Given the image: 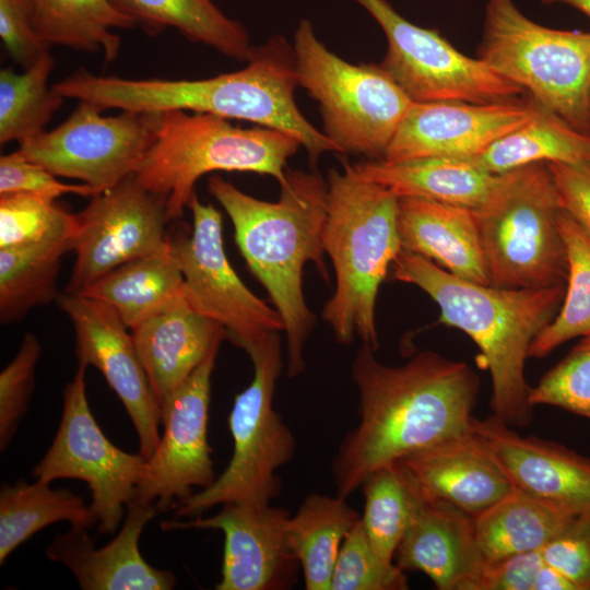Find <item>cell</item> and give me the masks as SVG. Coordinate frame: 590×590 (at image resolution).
Returning a JSON list of instances; mask_svg holds the SVG:
<instances>
[{
  "label": "cell",
  "mask_w": 590,
  "mask_h": 590,
  "mask_svg": "<svg viewBox=\"0 0 590 590\" xmlns=\"http://www.w3.org/2000/svg\"><path fill=\"white\" fill-rule=\"evenodd\" d=\"M361 516L345 497L308 495L286 526L287 543L304 575L305 589L330 590L341 545Z\"/></svg>",
  "instance_id": "30"
},
{
  "label": "cell",
  "mask_w": 590,
  "mask_h": 590,
  "mask_svg": "<svg viewBox=\"0 0 590 590\" xmlns=\"http://www.w3.org/2000/svg\"><path fill=\"white\" fill-rule=\"evenodd\" d=\"M32 22L38 40L75 50L103 51L107 62L115 60L120 38L115 28H132L135 23L109 0H30Z\"/></svg>",
  "instance_id": "32"
},
{
  "label": "cell",
  "mask_w": 590,
  "mask_h": 590,
  "mask_svg": "<svg viewBox=\"0 0 590 590\" xmlns=\"http://www.w3.org/2000/svg\"><path fill=\"white\" fill-rule=\"evenodd\" d=\"M559 206L590 234V163H546Z\"/></svg>",
  "instance_id": "46"
},
{
  "label": "cell",
  "mask_w": 590,
  "mask_h": 590,
  "mask_svg": "<svg viewBox=\"0 0 590 590\" xmlns=\"http://www.w3.org/2000/svg\"><path fill=\"white\" fill-rule=\"evenodd\" d=\"M25 193L56 201L63 194L92 198L99 193L86 184H66L19 150L0 157V196Z\"/></svg>",
  "instance_id": "42"
},
{
  "label": "cell",
  "mask_w": 590,
  "mask_h": 590,
  "mask_svg": "<svg viewBox=\"0 0 590 590\" xmlns=\"http://www.w3.org/2000/svg\"><path fill=\"white\" fill-rule=\"evenodd\" d=\"M290 517L287 509L271 504H225L211 517L165 520L161 528L223 532L222 576L216 590H286L297 583L300 568L286 539Z\"/></svg>",
  "instance_id": "18"
},
{
  "label": "cell",
  "mask_w": 590,
  "mask_h": 590,
  "mask_svg": "<svg viewBox=\"0 0 590 590\" xmlns=\"http://www.w3.org/2000/svg\"><path fill=\"white\" fill-rule=\"evenodd\" d=\"M153 393L161 405L193 373L226 333L178 295L131 329Z\"/></svg>",
  "instance_id": "24"
},
{
  "label": "cell",
  "mask_w": 590,
  "mask_h": 590,
  "mask_svg": "<svg viewBox=\"0 0 590 590\" xmlns=\"http://www.w3.org/2000/svg\"><path fill=\"white\" fill-rule=\"evenodd\" d=\"M400 462L426 498L448 503L471 517L515 489L496 457L472 430L406 456Z\"/></svg>",
  "instance_id": "22"
},
{
  "label": "cell",
  "mask_w": 590,
  "mask_h": 590,
  "mask_svg": "<svg viewBox=\"0 0 590 590\" xmlns=\"http://www.w3.org/2000/svg\"><path fill=\"white\" fill-rule=\"evenodd\" d=\"M541 553L576 590H590V509L576 512Z\"/></svg>",
  "instance_id": "43"
},
{
  "label": "cell",
  "mask_w": 590,
  "mask_h": 590,
  "mask_svg": "<svg viewBox=\"0 0 590 590\" xmlns=\"http://www.w3.org/2000/svg\"><path fill=\"white\" fill-rule=\"evenodd\" d=\"M363 343L351 374L359 421L332 463L335 494L347 497L377 469L471 432L480 381L464 362L425 350L398 366Z\"/></svg>",
  "instance_id": "1"
},
{
  "label": "cell",
  "mask_w": 590,
  "mask_h": 590,
  "mask_svg": "<svg viewBox=\"0 0 590 590\" xmlns=\"http://www.w3.org/2000/svg\"><path fill=\"white\" fill-rule=\"evenodd\" d=\"M384 31L388 47L380 67L413 102H514L524 92L480 58L461 54L436 30L404 19L387 0H353Z\"/></svg>",
  "instance_id": "12"
},
{
  "label": "cell",
  "mask_w": 590,
  "mask_h": 590,
  "mask_svg": "<svg viewBox=\"0 0 590 590\" xmlns=\"http://www.w3.org/2000/svg\"><path fill=\"white\" fill-rule=\"evenodd\" d=\"M253 378L235 397L228 415L233 452L226 469L214 482L175 502L174 518L202 516L219 505H270L280 495L276 471L295 453V437L273 408L278 379L283 369L279 332L250 356Z\"/></svg>",
  "instance_id": "10"
},
{
  "label": "cell",
  "mask_w": 590,
  "mask_h": 590,
  "mask_svg": "<svg viewBox=\"0 0 590 590\" xmlns=\"http://www.w3.org/2000/svg\"><path fill=\"white\" fill-rule=\"evenodd\" d=\"M78 294L109 306L131 330L182 294V275L168 246L113 269Z\"/></svg>",
  "instance_id": "29"
},
{
  "label": "cell",
  "mask_w": 590,
  "mask_h": 590,
  "mask_svg": "<svg viewBox=\"0 0 590 590\" xmlns=\"http://www.w3.org/2000/svg\"><path fill=\"white\" fill-rule=\"evenodd\" d=\"M495 415L471 430L493 452L515 488L574 511L590 509V458L563 445L522 436Z\"/></svg>",
  "instance_id": "21"
},
{
  "label": "cell",
  "mask_w": 590,
  "mask_h": 590,
  "mask_svg": "<svg viewBox=\"0 0 590 590\" xmlns=\"http://www.w3.org/2000/svg\"><path fill=\"white\" fill-rule=\"evenodd\" d=\"M190 235L169 238L182 275V294L200 315L219 323L249 357L273 333L284 330L279 311L256 296L231 266L224 248L222 214L194 193Z\"/></svg>",
  "instance_id": "11"
},
{
  "label": "cell",
  "mask_w": 590,
  "mask_h": 590,
  "mask_svg": "<svg viewBox=\"0 0 590 590\" xmlns=\"http://www.w3.org/2000/svg\"><path fill=\"white\" fill-rule=\"evenodd\" d=\"M154 114V141L135 179L166 199L169 220L184 215L196 182L214 172H246L286 179L287 161L300 143L273 128H240L204 113L165 110Z\"/></svg>",
  "instance_id": "6"
},
{
  "label": "cell",
  "mask_w": 590,
  "mask_h": 590,
  "mask_svg": "<svg viewBox=\"0 0 590 590\" xmlns=\"http://www.w3.org/2000/svg\"><path fill=\"white\" fill-rule=\"evenodd\" d=\"M126 508L120 531L103 547H95L88 529L71 527L46 547L47 557L67 566L82 590L174 589L176 576L151 566L139 550L143 529L158 511L155 504L133 499Z\"/></svg>",
  "instance_id": "20"
},
{
  "label": "cell",
  "mask_w": 590,
  "mask_h": 590,
  "mask_svg": "<svg viewBox=\"0 0 590 590\" xmlns=\"http://www.w3.org/2000/svg\"><path fill=\"white\" fill-rule=\"evenodd\" d=\"M75 239L0 248V321L16 322L58 297L62 258Z\"/></svg>",
  "instance_id": "34"
},
{
  "label": "cell",
  "mask_w": 590,
  "mask_h": 590,
  "mask_svg": "<svg viewBox=\"0 0 590 590\" xmlns=\"http://www.w3.org/2000/svg\"><path fill=\"white\" fill-rule=\"evenodd\" d=\"M298 86L319 106L323 133L340 153L382 161L394 133L414 103L374 63H351L318 39L309 20L294 33Z\"/></svg>",
  "instance_id": "8"
},
{
  "label": "cell",
  "mask_w": 590,
  "mask_h": 590,
  "mask_svg": "<svg viewBox=\"0 0 590 590\" xmlns=\"http://www.w3.org/2000/svg\"><path fill=\"white\" fill-rule=\"evenodd\" d=\"M42 354L39 339L26 332L14 358L0 373V449L14 437L26 413L35 385V368Z\"/></svg>",
  "instance_id": "41"
},
{
  "label": "cell",
  "mask_w": 590,
  "mask_h": 590,
  "mask_svg": "<svg viewBox=\"0 0 590 590\" xmlns=\"http://www.w3.org/2000/svg\"><path fill=\"white\" fill-rule=\"evenodd\" d=\"M477 58L590 135V32L550 28L512 0H487Z\"/></svg>",
  "instance_id": "7"
},
{
  "label": "cell",
  "mask_w": 590,
  "mask_h": 590,
  "mask_svg": "<svg viewBox=\"0 0 590 590\" xmlns=\"http://www.w3.org/2000/svg\"><path fill=\"white\" fill-rule=\"evenodd\" d=\"M560 206L546 163L510 172L502 189L474 211L489 285L543 288L566 285L567 252Z\"/></svg>",
  "instance_id": "9"
},
{
  "label": "cell",
  "mask_w": 590,
  "mask_h": 590,
  "mask_svg": "<svg viewBox=\"0 0 590 590\" xmlns=\"http://www.w3.org/2000/svg\"><path fill=\"white\" fill-rule=\"evenodd\" d=\"M530 118L492 143L472 160L492 174H504L532 163H590V135L528 99Z\"/></svg>",
  "instance_id": "31"
},
{
  "label": "cell",
  "mask_w": 590,
  "mask_h": 590,
  "mask_svg": "<svg viewBox=\"0 0 590 590\" xmlns=\"http://www.w3.org/2000/svg\"><path fill=\"white\" fill-rule=\"evenodd\" d=\"M327 217L322 233L335 279L322 319L335 340L355 337L378 350L376 299L389 268L400 253L399 198L364 176L354 164L327 175Z\"/></svg>",
  "instance_id": "5"
},
{
  "label": "cell",
  "mask_w": 590,
  "mask_h": 590,
  "mask_svg": "<svg viewBox=\"0 0 590 590\" xmlns=\"http://www.w3.org/2000/svg\"><path fill=\"white\" fill-rule=\"evenodd\" d=\"M55 61L49 49L23 72L11 68L0 71V143H21L44 132L45 126L61 107L64 97L48 79Z\"/></svg>",
  "instance_id": "37"
},
{
  "label": "cell",
  "mask_w": 590,
  "mask_h": 590,
  "mask_svg": "<svg viewBox=\"0 0 590 590\" xmlns=\"http://www.w3.org/2000/svg\"><path fill=\"white\" fill-rule=\"evenodd\" d=\"M544 564L541 551L486 560L475 590H535Z\"/></svg>",
  "instance_id": "45"
},
{
  "label": "cell",
  "mask_w": 590,
  "mask_h": 590,
  "mask_svg": "<svg viewBox=\"0 0 590 590\" xmlns=\"http://www.w3.org/2000/svg\"><path fill=\"white\" fill-rule=\"evenodd\" d=\"M149 35L173 27L189 40L208 45L224 56L247 61L250 45L245 26L226 16L212 0H109Z\"/></svg>",
  "instance_id": "28"
},
{
  "label": "cell",
  "mask_w": 590,
  "mask_h": 590,
  "mask_svg": "<svg viewBox=\"0 0 590 590\" xmlns=\"http://www.w3.org/2000/svg\"><path fill=\"white\" fill-rule=\"evenodd\" d=\"M558 224L568 262L565 296L555 318L533 340L529 357L542 358L574 338L590 335V234L562 209Z\"/></svg>",
  "instance_id": "36"
},
{
  "label": "cell",
  "mask_w": 590,
  "mask_h": 590,
  "mask_svg": "<svg viewBox=\"0 0 590 590\" xmlns=\"http://www.w3.org/2000/svg\"><path fill=\"white\" fill-rule=\"evenodd\" d=\"M58 521L91 529L97 520L82 497L68 488L55 489L49 482L19 480L0 488V564L39 530Z\"/></svg>",
  "instance_id": "33"
},
{
  "label": "cell",
  "mask_w": 590,
  "mask_h": 590,
  "mask_svg": "<svg viewBox=\"0 0 590 590\" xmlns=\"http://www.w3.org/2000/svg\"><path fill=\"white\" fill-rule=\"evenodd\" d=\"M408 578L373 547L359 520L345 536L332 573L330 590H405Z\"/></svg>",
  "instance_id": "39"
},
{
  "label": "cell",
  "mask_w": 590,
  "mask_h": 590,
  "mask_svg": "<svg viewBox=\"0 0 590 590\" xmlns=\"http://www.w3.org/2000/svg\"><path fill=\"white\" fill-rule=\"evenodd\" d=\"M530 402L534 408L556 406L590 420V335L582 337L531 388Z\"/></svg>",
  "instance_id": "40"
},
{
  "label": "cell",
  "mask_w": 590,
  "mask_h": 590,
  "mask_svg": "<svg viewBox=\"0 0 590 590\" xmlns=\"http://www.w3.org/2000/svg\"><path fill=\"white\" fill-rule=\"evenodd\" d=\"M545 560V559H544ZM535 590H576L556 568L545 562L536 580Z\"/></svg>",
  "instance_id": "47"
},
{
  "label": "cell",
  "mask_w": 590,
  "mask_h": 590,
  "mask_svg": "<svg viewBox=\"0 0 590 590\" xmlns=\"http://www.w3.org/2000/svg\"><path fill=\"white\" fill-rule=\"evenodd\" d=\"M393 278L423 290L440 308L439 321L467 333L489 371L493 415L511 427L533 420L526 361L538 334L555 318L566 285L504 288L458 278L432 260L401 250Z\"/></svg>",
  "instance_id": "4"
},
{
  "label": "cell",
  "mask_w": 590,
  "mask_h": 590,
  "mask_svg": "<svg viewBox=\"0 0 590 590\" xmlns=\"http://www.w3.org/2000/svg\"><path fill=\"white\" fill-rule=\"evenodd\" d=\"M0 37L8 55L24 69L49 49L36 37L30 0H0Z\"/></svg>",
  "instance_id": "44"
},
{
  "label": "cell",
  "mask_w": 590,
  "mask_h": 590,
  "mask_svg": "<svg viewBox=\"0 0 590 590\" xmlns=\"http://www.w3.org/2000/svg\"><path fill=\"white\" fill-rule=\"evenodd\" d=\"M361 488L364 530L377 554L394 563L398 545L426 497L400 461L374 471Z\"/></svg>",
  "instance_id": "35"
},
{
  "label": "cell",
  "mask_w": 590,
  "mask_h": 590,
  "mask_svg": "<svg viewBox=\"0 0 590 590\" xmlns=\"http://www.w3.org/2000/svg\"><path fill=\"white\" fill-rule=\"evenodd\" d=\"M216 343L189 378L161 405L163 435L145 465L134 499L166 511L216 479L208 442L211 377Z\"/></svg>",
  "instance_id": "16"
},
{
  "label": "cell",
  "mask_w": 590,
  "mask_h": 590,
  "mask_svg": "<svg viewBox=\"0 0 590 590\" xmlns=\"http://www.w3.org/2000/svg\"><path fill=\"white\" fill-rule=\"evenodd\" d=\"M367 178L398 198H421L479 210L502 189L507 173L492 174L472 158L423 157L396 163L354 164Z\"/></svg>",
  "instance_id": "26"
},
{
  "label": "cell",
  "mask_w": 590,
  "mask_h": 590,
  "mask_svg": "<svg viewBox=\"0 0 590 590\" xmlns=\"http://www.w3.org/2000/svg\"><path fill=\"white\" fill-rule=\"evenodd\" d=\"M576 512L515 488L472 517L479 550L485 562L541 551Z\"/></svg>",
  "instance_id": "27"
},
{
  "label": "cell",
  "mask_w": 590,
  "mask_h": 590,
  "mask_svg": "<svg viewBox=\"0 0 590 590\" xmlns=\"http://www.w3.org/2000/svg\"><path fill=\"white\" fill-rule=\"evenodd\" d=\"M545 4L562 3L582 12L590 17V0H541Z\"/></svg>",
  "instance_id": "48"
},
{
  "label": "cell",
  "mask_w": 590,
  "mask_h": 590,
  "mask_svg": "<svg viewBox=\"0 0 590 590\" xmlns=\"http://www.w3.org/2000/svg\"><path fill=\"white\" fill-rule=\"evenodd\" d=\"M86 367L79 364L66 385L58 430L32 474L49 483L58 479L87 483L97 531L111 534L121 522L125 507L134 499L146 459L115 446L98 426L86 398Z\"/></svg>",
  "instance_id": "13"
},
{
  "label": "cell",
  "mask_w": 590,
  "mask_h": 590,
  "mask_svg": "<svg viewBox=\"0 0 590 590\" xmlns=\"http://www.w3.org/2000/svg\"><path fill=\"white\" fill-rule=\"evenodd\" d=\"M56 302L73 327L79 364L101 371L133 424L140 453L150 458L161 439V408L129 328L109 306L82 294L64 292Z\"/></svg>",
  "instance_id": "17"
},
{
  "label": "cell",
  "mask_w": 590,
  "mask_h": 590,
  "mask_svg": "<svg viewBox=\"0 0 590 590\" xmlns=\"http://www.w3.org/2000/svg\"><path fill=\"white\" fill-rule=\"evenodd\" d=\"M403 251L437 262L451 274L489 285L474 210L421 198H399Z\"/></svg>",
  "instance_id": "25"
},
{
  "label": "cell",
  "mask_w": 590,
  "mask_h": 590,
  "mask_svg": "<svg viewBox=\"0 0 590 590\" xmlns=\"http://www.w3.org/2000/svg\"><path fill=\"white\" fill-rule=\"evenodd\" d=\"M75 217L68 293H81L113 269L169 246L166 199L145 189L134 175L92 197Z\"/></svg>",
  "instance_id": "15"
},
{
  "label": "cell",
  "mask_w": 590,
  "mask_h": 590,
  "mask_svg": "<svg viewBox=\"0 0 590 590\" xmlns=\"http://www.w3.org/2000/svg\"><path fill=\"white\" fill-rule=\"evenodd\" d=\"M393 562L403 571L424 573L439 590H475L485 559L472 517L448 503L425 498Z\"/></svg>",
  "instance_id": "23"
},
{
  "label": "cell",
  "mask_w": 590,
  "mask_h": 590,
  "mask_svg": "<svg viewBox=\"0 0 590 590\" xmlns=\"http://www.w3.org/2000/svg\"><path fill=\"white\" fill-rule=\"evenodd\" d=\"M528 102H414L394 133L382 161L423 157L472 158L524 123Z\"/></svg>",
  "instance_id": "19"
},
{
  "label": "cell",
  "mask_w": 590,
  "mask_h": 590,
  "mask_svg": "<svg viewBox=\"0 0 590 590\" xmlns=\"http://www.w3.org/2000/svg\"><path fill=\"white\" fill-rule=\"evenodd\" d=\"M104 109L81 101L67 120L22 141L19 151L57 177L107 190L139 169L154 141V114L104 116Z\"/></svg>",
  "instance_id": "14"
},
{
  "label": "cell",
  "mask_w": 590,
  "mask_h": 590,
  "mask_svg": "<svg viewBox=\"0 0 590 590\" xmlns=\"http://www.w3.org/2000/svg\"><path fill=\"white\" fill-rule=\"evenodd\" d=\"M75 214L33 194L0 196V248L76 239Z\"/></svg>",
  "instance_id": "38"
},
{
  "label": "cell",
  "mask_w": 590,
  "mask_h": 590,
  "mask_svg": "<svg viewBox=\"0 0 590 590\" xmlns=\"http://www.w3.org/2000/svg\"><path fill=\"white\" fill-rule=\"evenodd\" d=\"M237 71L201 80L123 79L84 68L54 84L64 98L95 103L105 109L135 113L185 110L238 119L284 131L296 138L316 163L339 149L299 110L293 45L280 35L255 46Z\"/></svg>",
  "instance_id": "2"
},
{
  "label": "cell",
  "mask_w": 590,
  "mask_h": 590,
  "mask_svg": "<svg viewBox=\"0 0 590 590\" xmlns=\"http://www.w3.org/2000/svg\"><path fill=\"white\" fill-rule=\"evenodd\" d=\"M280 187L279 200L271 202L219 175L208 181L209 192L232 221L243 258L282 317L286 374L294 378L305 369L304 349L315 323L303 291L305 264L314 262L328 281L322 241L328 185L316 170L287 169Z\"/></svg>",
  "instance_id": "3"
}]
</instances>
